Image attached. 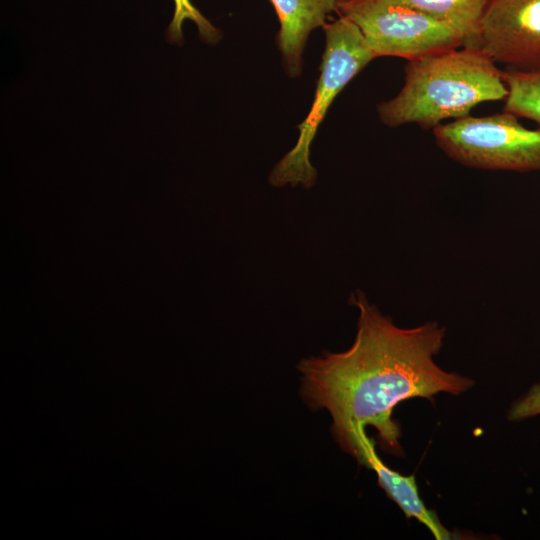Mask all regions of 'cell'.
Instances as JSON below:
<instances>
[{"label": "cell", "mask_w": 540, "mask_h": 540, "mask_svg": "<svg viewBox=\"0 0 540 540\" xmlns=\"http://www.w3.org/2000/svg\"><path fill=\"white\" fill-rule=\"evenodd\" d=\"M277 13L280 29L277 45L290 77L302 71V55L311 32L324 27L328 16L338 11L339 0H270Z\"/></svg>", "instance_id": "cell-7"}, {"label": "cell", "mask_w": 540, "mask_h": 540, "mask_svg": "<svg viewBox=\"0 0 540 540\" xmlns=\"http://www.w3.org/2000/svg\"><path fill=\"white\" fill-rule=\"evenodd\" d=\"M478 49L495 63L540 67V0H489L479 26Z\"/></svg>", "instance_id": "cell-6"}, {"label": "cell", "mask_w": 540, "mask_h": 540, "mask_svg": "<svg viewBox=\"0 0 540 540\" xmlns=\"http://www.w3.org/2000/svg\"><path fill=\"white\" fill-rule=\"evenodd\" d=\"M325 50L315 96L307 117L298 126L294 147L273 167L272 186L301 185L311 188L317 171L310 161V148L330 105L342 89L375 57L360 29L341 16L324 27Z\"/></svg>", "instance_id": "cell-3"}, {"label": "cell", "mask_w": 540, "mask_h": 540, "mask_svg": "<svg viewBox=\"0 0 540 540\" xmlns=\"http://www.w3.org/2000/svg\"><path fill=\"white\" fill-rule=\"evenodd\" d=\"M508 90L495 62L479 49H448L408 60L398 94L378 105L390 127L418 124L435 128L469 116L483 102L504 100Z\"/></svg>", "instance_id": "cell-2"}, {"label": "cell", "mask_w": 540, "mask_h": 540, "mask_svg": "<svg viewBox=\"0 0 540 540\" xmlns=\"http://www.w3.org/2000/svg\"><path fill=\"white\" fill-rule=\"evenodd\" d=\"M338 11L360 29L375 57L412 60L462 46L450 26L405 0H342Z\"/></svg>", "instance_id": "cell-5"}, {"label": "cell", "mask_w": 540, "mask_h": 540, "mask_svg": "<svg viewBox=\"0 0 540 540\" xmlns=\"http://www.w3.org/2000/svg\"><path fill=\"white\" fill-rule=\"evenodd\" d=\"M339 1H342V0H339Z\"/></svg>", "instance_id": "cell-13"}, {"label": "cell", "mask_w": 540, "mask_h": 540, "mask_svg": "<svg viewBox=\"0 0 540 540\" xmlns=\"http://www.w3.org/2000/svg\"><path fill=\"white\" fill-rule=\"evenodd\" d=\"M358 462L375 472L380 487L407 518H415L437 540L456 538V535L442 525L436 514L424 504L419 495L415 475H402L384 464L376 453L374 440L370 439L367 443Z\"/></svg>", "instance_id": "cell-8"}, {"label": "cell", "mask_w": 540, "mask_h": 540, "mask_svg": "<svg viewBox=\"0 0 540 540\" xmlns=\"http://www.w3.org/2000/svg\"><path fill=\"white\" fill-rule=\"evenodd\" d=\"M508 93L503 112L540 124V67L502 71Z\"/></svg>", "instance_id": "cell-10"}, {"label": "cell", "mask_w": 540, "mask_h": 540, "mask_svg": "<svg viewBox=\"0 0 540 540\" xmlns=\"http://www.w3.org/2000/svg\"><path fill=\"white\" fill-rule=\"evenodd\" d=\"M458 33L462 46L478 49L480 21L489 0H405Z\"/></svg>", "instance_id": "cell-9"}, {"label": "cell", "mask_w": 540, "mask_h": 540, "mask_svg": "<svg viewBox=\"0 0 540 540\" xmlns=\"http://www.w3.org/2000/svg\"><path fill=\"white\" fill-rule=\"evenodd\" d=\"M438 146L473 168L540 171V129L524 127L514 114L467 116L433 128Z\"/></svg>", "instance_id": "cell-4"}, {"label": "cell", "mask_w": 540, "mask_h": 540, "mask_svg": "<svg viewBox=\"0 0 540 540\" xmlns=\"http://www.w3.org/2000/svg\"><path fill=\"white\" fill-rule=\"evenodd\" d=\"M174 13L167 28V39L170 43H183L182 26L186 20L192 21L198 29L200 38L209 44L217 43L221 32L193 5L191 0H173Z\"/></svg>", "instance_id": "cell-11"}, {"label": "cell", "mask_w": 540, "mask_h": 540, "mask_svg": "<svg viewBox=\"0 0 540 540\" xmlns=\"http://www.w3.org/2000/svg\"><path fill=\"white\" fill-rule=\"evenodd\" d=\"M507 416L514 422L540 416V383L532 385L517 399L509 408Z\"/></svg>", "instance_id": "cell-12"}, {"label": "cell", "mask_w": 540, "mask_h": 540, "mask_svg": "<svg viewBox=\"0 0 540 540\" xmlns=\"http://www.w3.org/2000/svg\"><path fill=\"white\" fill-rule=\"evenodd\" d=\"M349 302L359 311L353 344L299 362L301 397L309 408L329 412L333 437L357 461L370 439L368 426L377 431L383 450L403 455L394 408L412 398L462 394L474 381L435 362L445 336L437 322L401 328L361 290Z\"/></svg>", "instance_id": "cell-1"}]
</instances>
